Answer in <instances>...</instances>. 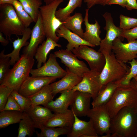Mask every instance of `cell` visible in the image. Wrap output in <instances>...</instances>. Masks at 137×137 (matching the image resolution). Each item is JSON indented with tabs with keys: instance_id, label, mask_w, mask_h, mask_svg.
<instances>
[{
	"instance_id": "4316f807",
	"label": "cell",
	"mask_w": 137,
	"mask_h": 137,
	"mask_svg": "<svg viewBox=\"0 0 137 137\" xmlns=\"http://www.w3.org/2000/svg\"><path fill=\"white\" fill-rule=\"evenodd\" d=\"M28 97L31 101V107H33L40 105L46 107L48 104L53 100L54 97L53 94L52 88L50 84Z\"/></svg>"
},
{
	"instance_id": "ba28073f",
	"label": "cell",
	"mask_w": 137,
	"mask_h": 137,
	"mask_svg": "<svg viewBox=\"0 0 137 137\" xmlns=\"http://www.w3.org/2000/svg\"><path fill=\"white\" fill-rule=\"evenodd\" d=\"M87 116L93 124L97 134L103 137H111L110 130L111 118L105 105L91 109Z\"/></svg>"
},
{
	"instance_id": "d6a6232c",
	"label": "cell",
	"mask_w": 137,
	"mask_h": 137,
	"mask_svg": "<svg viewBox=\"0 0 137 137\" xmlns=\"http://www.w3.org/2000/svg\"><path fill=\"white\" fill-rule=\"evenodd\" d=\"M18 0L31 16L33 22L36 23L38 19L40 8L42 4V0Z\"/></svg>"
},
{
	"instance_id": "ee69618b",
	"label": "cell",
	"mask_w": 137,
	"mask_h": 137,
	"mask_svg": "<svg viewBox=\"0 0 137 137\" xmlns=\"http://www.w3.org/2000/svg\"><path fill=\"white\" fill-rule=\"evenodd\" d=\"M126 3V0H111L108 3V5H111L116 4L125 8V7Z\"/></svg>"
},
{
	"instance_id": "83f0119b",
	"label": "cell",
	"mask_w": 137,
	"mask_h": 137,
	"mask_svg": "<svg viewBox=\"0 0 137 137\" xmlns=\"http://www.w3.org/2000/svg\"><path fill=\"white\" fill-rule=\"evenodd\" d=\"M83 19L81 13L76 12L64 21L63 24L66 28L82 38L84 32L81 25Z\"/></svg>"
},
{
	"instance_id": "74e56055",
	"label": "cell",
	"mask_w": 137,
	"mask_h": 137,
	"mask_svg": "<svg viewBox=\"0 0 137 137\" xmlns=\"http://www.w3.org/2000/svg\"><path fill=\"white\" fill-rule=\"evenodd\" d=\"M13 90L6 85L0 84V111L4 108L8 98Z\"/></svg>"
},
{
	"instance_id": "f35d334b",
	"label": "cell",
	"mask_w": 137,
	"mask_h": 137,
	"mask_svg": "<svg viewBox=\"0 0 137 137\" xmlns=\"http://www.w3.org/2000/svg\"><path fill=\"white\" fill-rule=\"evenodd\" d=\"M131 65L129 72L126 76L122 81V84H128L135 76H137V62L135 59H133L128 62Z\"/></svg>"
},
{
	"instance_id": "4fadbf2b",
	"label": "cell",
	"mask_w": 137,
	"mask_h": 137,
	"mask_svg": "<svg viewBox=\"0 0 137 137\" xmlns=\"http://www.w3.org/2000/svg\"><path fill=\"white\" fill-rule=\"evenodd\" d=\"M54 54H50L48 60L42 66L37 69H32L30 73L33 77H52L58 78H62L66 74V71L60 66Z\"/></svg>"
},
{
	"instance_id": "7a4b0ae2",
	"label": "cell",
	"mask_w": 137,
	"mask_h": 137,
	"mask_svg": "<svg viewBox=\"0 0 137 137\" xmlns=\"http://www.w3.org/2000/svg\"><path fill=\"white\" fill-rule=\"evenodd\" d=\"M137 129V110L126 107L111 120V137H135Z\"/></svg>"
},
{
	"instance_id": "8992f818",
	"label": "cell",
	"mask_w": 137,
	"mask_h": 137,
	"mask_svg": "<svg viewBox=\"0 0 137 137\" xmlns=\"http://www.w3.org/2000/svg\"><path fill=\"white\" fill-rule=\"evenodd\" d=\"M64 0H56L48 4L41 6L40 8L43 29L47 38H50L57 42L60 37L56 34V30L63 23L56 17V9Z\"/></svg>"
},
{
	"instance_id": "bcb514c9",
	"label": "cell",
	"mask_w": 137,
	"mask_h": 137,
	"mask_svg": "<svg viewBox=\"0 0 137 137\" xmlns=\"http://www.w3.org/2000/svg\"><path fill=\"white\" fill-rule=\"evenodd\" d=\"M15 0H0V5L5 4H12Z\"/></svg>"
},
{
	"instance_id": "7bdbcfd3",
	"label": "cell",
	"mask_w": 137,
	"mask_h": 137,
	"mask_svg": "<svg viewBox=\"0 0 137 137\" xmlns=\"http://www.w3.org/2000/svg\"><path fill=\"white\" fill-rule=\"evenodd\" d=\"M137 0H126L125 7L129 10L133 9L137 10Z\"/></svg>"
},
{
	"instance_id": "8d00e7d4",
	"label": "cell",
	"mask_w": 137,
	"mask_h": 137,
	"mask_svg": "<svg viewBox=\"0 0 137 137\" xmlns=\"http://www.w3.org/2000/svg\"><path fill=\"white\" fill-rule=\"evenodd\" d=\"M119 27L123 29H128L137 26V18L125 16L122 14L119 16Z\"/></svg>"
},
{
	"instance_id": "3957f363",
	"label": "cell",
	"mask_w": 137,
	"mask_h": 137,
	"mask_svg": "<svg viewBox=\"0 0 137 137\" xmlns=\"http://www.w3.org/2000/svg\"><path fill=\"white\" fill-rule=\"evenodd\" d=\"M35 61L33 57L23 54L21 55L20 59L9 70L0 84L18 91L24 82L29 76Z\"/></svg>"
},
{
	"instance_id": "4dcf8cb0",
	"label": "cell",
	"mask_w": 137,
	"mask_h": 137,
	"mask_svg": "<svg viewBox=\"0 0 137 137\" xmlns=\"http://www.w3.org/2000/svg\"><path fill=\"white\" fill-rule=\"evenodd\" d=\"M72 128L69 127H49L43 126L40 129L41 131L36 132L38 137H58L60 135H67L71 130Z\"/></svg>"
},
{
	"instance_id": "1f68e13d",
	"label": "cell",
	"mask_w": 137,
	"mask_h": 137,
	"mask_svg": "<svg viewBox=\"0 0 137 137\" xmlns=\"http://www.w3.org/2000/svg\"><path fill=\"white\" fill-rule=\"evenodd\" d=\"M82 0H69L67 5L63 8H60L56 10V17L62 22H63L70 16L77 8L81 7Z\"/></svg>"
},
{
	"instance_id": "e575fe53",
	"label": "cell",
	"mask_w": 137,
	"mask_h": 137,
	"mask_svg": "<svg viewBox=\"0 0 137 137\" xmlns=\"http://www.w3.org/2000/svg\"><path fill=\"white\" fill-rule=\"evenodd\" d=\"M4 49L0 53V84L9 71L11 65L10 58L4 55Z\"/></svg>"
},
{
	"instance_id": "836d02e7",
	"label": "cell",
	"mask_w": 137,
	"mask_h": 137,
	"mask_svg": "<svg viewBox=\"0 0 137 137\" xmlns=\"http://www.w3.org/2000/svg\"><path fill=\"white\" fill-rule=\"evenodd\" d=\"M12 4L17 15L26 28L29 27L33 21L31 16L24 9L21 3L18 0H15Z\"/></svg>"
},
{
	"instance_id": "7c38bea8",
	"label": "cell",
	"mask_w": 137,
	"mask_h": 137,
	"mask_svg": "<svg viewBox=\"0 0 137 137\" xmlns=\"http://www.w3.org/2000/svg\"><path fill=\"white\" fill-rule=\"evenodd\" d=\"M57 78L48 76H29L18 91L21 95L28 97L38 92L46 85L55 81Z\"/></svg>"
},
{
	"instance_id": "6da1fadb",
	"label": "cell",
	"mask_w": 137,
	"mask_h": 137,
	"mask_svg": "<svg viewBox=\"0 0 137 137\" xmlns=\"http://www.w3.org/2000/svg\"><path fill=\"white\" fill-rule=\"evenodd\" d=\"M105 106L111 118L124 107L137 110V88L134 79L129 84L121 83L118 87Z\"/></svg>"
},
{
	"instance_id": "5bb4252c",
	"label": "cell",
	"mask_w": 137,
	"mask_h": 137,
	"mask_svg": "<svg viewBox=\"0 0 137 137\" xmlns=\"http://www.w3.org/2000/svg\"><path fill=\"white\" fill-rule=\"evenodd\" d=\"M100 74L90 70L85 73L81 81L72 89L74 92L78 91L90 94L94 99L101 88L99 81Z\"/></svg>"
},
{
	"instance_id": "cb8c5ba5",
	"label": "cell",
	"mask_w": 137,
	"mask_h": 137,
	"mask_svg": "<svg viewBox=\"0 0 137 137\" xmlns=\"http://www.w3.org/2000/svg\"><path fill=\"white\" fill-rule=\"evenodd\" d=\"M54 113V116L45 122L43 126L51 127H72L75 118L71 109L64 113Z\"/></svg>"
},
{
	"instance_id": "8fae6325",
	"label": "cell",
	"mask_w": 137,
	"mask_h": 137,
	"mask_svg": "<svg viewBox=\"0 0 137 137\" xmlns=\"http://www.w3.org/2000/svg\"><path fill=\"white\" fill-rule=\"evenodd\" d=\"M112 52L116 58L125 63L137 58V40L123 43L119 38L113 43Z\"/></svg>"
},
{
	"instance_id": "c3c4849f",
	"label": "cell",
	"mask_w": 137,
	"mask_h": 137,
	"mask_svg": "<svg viewBox=\"0 0 137 137\" xmlns=\"http://www.w3.org/2000/svg\"><path fill=\"white\" fill-rule=\"evenodd\" d=\"M134 82H135V85L137 88V82L135 80V79H134Z\"/></svg>"
},
{
	"instance_id": "d6986e66",
	"label": "cell",
	"mask_w": 137,
	"mask_h": 137,
	"mask_svg": "<svg viewBox=\"0 0 137 137\" xmlns=\"http://www.w3.org/2000/svg\"><path fill=\"white\" fill-rule=\"evenodd\" d=\"M74 92L72 89L62 91L60 93V95L54 101L49 103L46 107L54 113H63L69 109L73 100Z\"/></svg>"
},
{
	"instance_id": "52a82bcc",
	"label": "cell",
	"mask_w": 137,
	"mask_h": 137,
	"mask_svg": "<svg viewBox=\"0 0 137 137\" xmlns=\"http://www.w3.org/2000/svg\"><path fill=\"white\" fill-rule=\"evenodd\" d=\"M71 51L79 59L88 63L90 70L100 74L106 62L104 55L86 45H81Z\"/></svg>"
},
{
	"instance_id": "9a60e30c",
	"label": "cell",
	"mask_w": 137,
	"mask_h": 137,
	"mask_svg": "<svg viewBox=\"0 0 137 137\" xmlns=\"http://www.w3.org/2000/svg\"><path fill=\"white\" fill-rule=\"evenodd\" d=\"M35 23L32 29L29 44L22 50L23 54L30 57L35 56L39 44L43 43L46 37L40 12L37 20Z\"/></svg>"
},
{
	"instance_id": "603a6c76",
	"label": "cell",
	"mask_w": 137,
	"mask_h": 137,
	"mask_svg": "<svg viewBox=\"0 0 137 137\" xmlns=\"http://www.w3.org/2000/svg\"><path fill=\"white\" fill-rule=\"evenodd\" d=\"M124 78L110 82L102 87L97 96L93 99L91 102L92 108L105 105L113 96L116 88L121 84Z\"/></svg>"
},
{
	"instance_id": "f907efd6",
	"label": "cell",
	"mask_w": 137,
	"mask_h": 137,
	"mask_svg": "<svg viewBox=\"0 0 137 137\" xmlns=\"http://www.w3.org/2000/svg\"><path fill=\"white\" fill-rule=\"evenodd\" d=\"M135 137H137V129L135 134Z\"/></svg>"
},
{
	"instance_id": "ac0fdd59",
	"label": "cell",
	"mask_w": 137,
	"mask_h": 137,
	"mask_svg": "<svg viewBox=\"0 0 137 137\" xmlns=\"http://www.w3.org/2000/svg\"><path fill=\"white\" fill-rule=\"evenodd\" d=\"M66 70V74L61 80L50 84L54 97L62 91L72 89L82 79V77L73 73L67 67Z\"/></svg>"
},
{
	"instance_id": "9c48e42d",
	"label": "cell",
	"mask_w": 137,
	"mask_h": 137,
	"mask_svg": "<svg viewBox=\"0 0 137 137\" xmlns=\"http://www.w3.org/2000/svg\"><path fill=\"white\" fill-rule=\"evenodd\" d=\"M102 16L106 21V26L104 28L106 30V33L105 38L101 40L98 51L101 52L105 51L111 54L114 40L117 38L121 39V36L123 29L115 26L110 13L106 12Z\"/></svg>"
},
{
	"instance_id": "60d3db41",
	"label": "cell",
	"mask_w": 137,
	"mask_h": 137,
	"mask_svg": "<svg viewBox=\"0 0 137 137\" xmlns=\"http://www.w3.org/2000/svg\"><path fill=\"white\" fill-rule=\"evenodd\" d=\"M121 38H126L128 42L136 40L137 39V26L128 29H123Z\"/></svg>"
},
{
	"instance_id": "b9f144b4",
	"label": "cell",
	"mask_w": 137,
	"mask_h": 137,
	"mask_svg": "<svg viewBox=\"0 0 137 137\" xmlns=\"http://www.w3.org/2000/svg\"><path fill=\"white\" fill-rule=\"evenodd\" d=\"M111 0H84L86 3L88 9H89L96 5H100L103 6L108 5Z\"/></svg>"
},
{
	"instance_id": "f546056e",
	"label": "cell",
	"mask_w": 137,
	"mask_h": 137,
	"mask_svg": "<svg viewBox=\"0 0 137 137\" xmlns=\"http://www.w3.org/2000/svg\"><path fill=\"white\" fill-rule=\"evenodd\" d=\"M34 125L25 111L23 113L22 118L19 122L18 137H29L32 136L35 132Z\"/></svg>"
},
{
	"instance_id": "e0dca14e",
	"label": "cell",
	"mask_w": 137,
	"mask_h": 137,
	"mask_svg": "<svg viewBox=\"0 0 137 137\" xmlns=\"http://www.w3.org/2000/svg\"><path fill=\"white\" fill-rule=\"evenodd\" d=\"M74 121L68 137H98L92 121L87 122L80 119L73 113Z\"/></svg>"
},
{
	"instance_id": "816d5d0a",
	"label": "cell",
	"mask_w": 137,
	"mask_h": 137,
	"mask_svg": "<svg viewBox=\"0 0 137 137\" xmlns=\"http://www.w3.org/2000/svg\"><path fill=\"white\" fill-rule=\"evenodd\" d=\"M135 60H136V61L137 62V58H136V59H135Z\"/></svg>"
},
{
	"instance_id": "5b68a950",
	"label": "cell",
	"mask_w": 137,
	"mask_h": 137,
	"mask_svg": "<svg viewBox=\"0 0 137 137\" xmlns=\"http://www.w3.org/2000/svg\"><path fill=\"white\" fill-rule=\"evenodd\" d=\"M26 27L12 4L0 5V32L11 41L12 35L22 36Z\"/></svg>"
},
{
	"instance_id": "f6af8a7d",
	"label": "cell",
	"mask_w": 137,
	"mask_h": 137,
	"mask_svg": "<svg viewBox=\"0 0 137 137\" xmlns=\"http://www.w3.org/2000/svg\"><path fill=\"white\" fill-rule=\"evenodd\" d=\"M3 33L0 32V42L3 46H6L9 43V40L5 38L3 36Z\"/></svg>"
},
{
	"instance_id": "2e32d148",
	"label": "cell",
	"mask_w": 137,
	"mask_h": 137,
	"mask_svg": "<svg viewBox=\"0 0 137 137\" xmlns=\"http://www.w3.org/2000/svg\"><path fill=\"white\" fill-rule=\"evenodd\" d=\"M92 96L90 94L78 91L74 92L70 106L71 109L78 117L85 116L90 109Z\"/></svg>"
},
{
	"instance_id": "7dc6e473",
	"label": "cell",
	"mask_w": 137,
	"mask_h": 137,
	"mask_svg": "<svg viewBox=\"0 0 137 137\" xmlns=\"http://www.w3.org/2000/svg\"><path fill=\"white\" fill-rule=\"evenodd\" d=\"M56 0H43L46 4H48Z\"/></svg>"
},
{
	"instance_id": "f1b7e54d",
	"label": "cell",
	"mask_w": 137,
	"mask_h": 137,
	"mask_svg": "<svg viewBox=\"0 0 137 137\" xmlns=\"http://www.w3.org/2000/svg\"><path fill=\"white\" fill-rule=\"evenodd\" d=\"M23 112L17 111L4 110L0 113V128H5L12 124L19 123Z\"/></svg>"
},
{
	"instance_id": "ffe728a7",
	"label": "cell",
	"mask_w": 137,
	"mask_h": 137,
	"mask_svg": "<svg viewBox=\"0 0 137 137\" xmlns=\"http://www.w3.org/2000/svg\"><path fill=\"white\" fill-rule=\"evenodd\" d=\"M89 10L87 9L85 10V16L83 19L85 31L83 33L82 39L95 47L99 46L101 40L100 37L101 32L100 30V26L96 20L94 24H90L89 22Z\"/></svg>"
},
{
	"instance_id": "681fc988",
	"label": "cell",
	"mask_w": 137,
	"mask_h": 137,
	"mask_svg": "<svg viewBox=\"0 0 137 137\" xmlns=\"http://www.w3.org/2000/svg\"><path fill=\"white\" fill-rule=\"evenodd\" d=\"M137 82V76H136L133 78Z\"/></svg>"
},
{
	"instance_id": "7402d4cb",
	"label": "cell",
	"mask_w": 137,
	"mask_h": 137,
	"mask_svg": "<svg viewBox=\"0 0 137 137\" xmlns=\"http://www.w3.org/2000/svg\"><path fill=\"white\" fill-rule=\"evenodd\" d=\"M33 122L35 128L39 129L46 121L54 116L48 108L38 105L30 107L25 111Z\"/></svg>"
},
{
	"instance_id": "44dd1931",
	"label": "cell",
	"mask_w": 137,
	"mask_h": 137,
	"mask_svg": "<svg viewBox=\"0 0 137 137\" xmlns=\"http://www.w3.org/2000/svg\"><path fill=\"white\" fill-rule=\"evenodd\" d=\"M57 36L63 38L68 42L66 49L71 51L81 45H86L92 47L95 46L86 41L76 34L66 28L62 24L57 30Z\"/></svg>"
},
{
	"instance_id": "277c9868",
	"label": "cell",
	"mask_w": 137,
	"mask_h": 137,
	"mask_svg": "<svg viewBox=\"0 0 137 137\" xmlns=\"http://www.w3.org/2000/svg\"><path fill=\"white\" fill-rule=\"evenodd\" d=\"M106 60L105 65L99 75V81L101 89L108 83L123 79L129 72L130 67L117 59L113 52H101Z\"/></svg>"
},
{
	"instance_id": "d4e9b609",
	"label": "cell",
	"mask_w": 137,
	"mask_h": 137,
	"mask_svg": "<svg viewBox=\"0 0 137 137\" xmlns=\"http://www.w3.org/2000/svg\"><path fill=\"white\" fill-rule=\"evenodd\" d=\"M32 29L28 27L25 28L21 38H18L12 41L13 49L11 53L6 54H4L5 56L10 58L11 65L14 64L20 59V52L22 48L27 46L29 42L27 41L30 38Z\"/></svg>"
},
{
	"instance_id": "484cf974",
	"label": "cell",
	"mask_w": 137,
	"mask_h": 137,
	"mask_svg": "<svg viewBox=\"0 0 137 137\" xmlns=\"http://www.w3.org/2000/svg\"><path fill=\"white\" fill-rule=\"evenodd\" d=\"M56 47H61V45L57 43L50 38H47L38 47L35 55L37 62V68L42 66V64L46 62L48 54Z\"/></svg>"
},
{
	"instance_id": "d590c367",
	"label": "cell",
	"mask_w": 137,
	"mask_h": 137,
	"mask_svg": "<svg viewBox=\"0 0 137 137\" xmlns=\"http://www.w3.org/2000/svg\"><path fill=\"white\" fill-rule=\"evenodd\" d=\"M11 95L15 100L23 112L28 109L31 107V101L29 97L21 95L18 91L15 90H13Z\"/></svg>"
},
{
	"instance_id": "ab89813d",
	"label": "cell",
	"mask_w": 137,
	"mask_h": 137,
	"mask_svg": "<svg viewBox=\"0 0 137 137\" xmlns=\"http://www.w3.org/2000/svg\"><path fill=\"white\" fill-rule=\"evenodd\" d=\"M4 110L17 111L23 112L20 105L11 95L8 98L4 108L2 111Z\"/></svg>"
},
{
	"instance_id": "30bf717a",
	"label": "cell",
	"mask_w": 137,
	"mask_h": 137,
	"mask_svg": "<svg viewBox=\"0 0 137 137\" xmlns=\"http://www.w3.org/2000/svg\"><path fill=\"white\" fill-rule=\"evenodd\" d=\"M57 58H59L61 62L70 71L82 77L84 74L90 70L83 61L79 60L71 51L62 49L54 52Z\"/></svg>"
}]
</instances>
